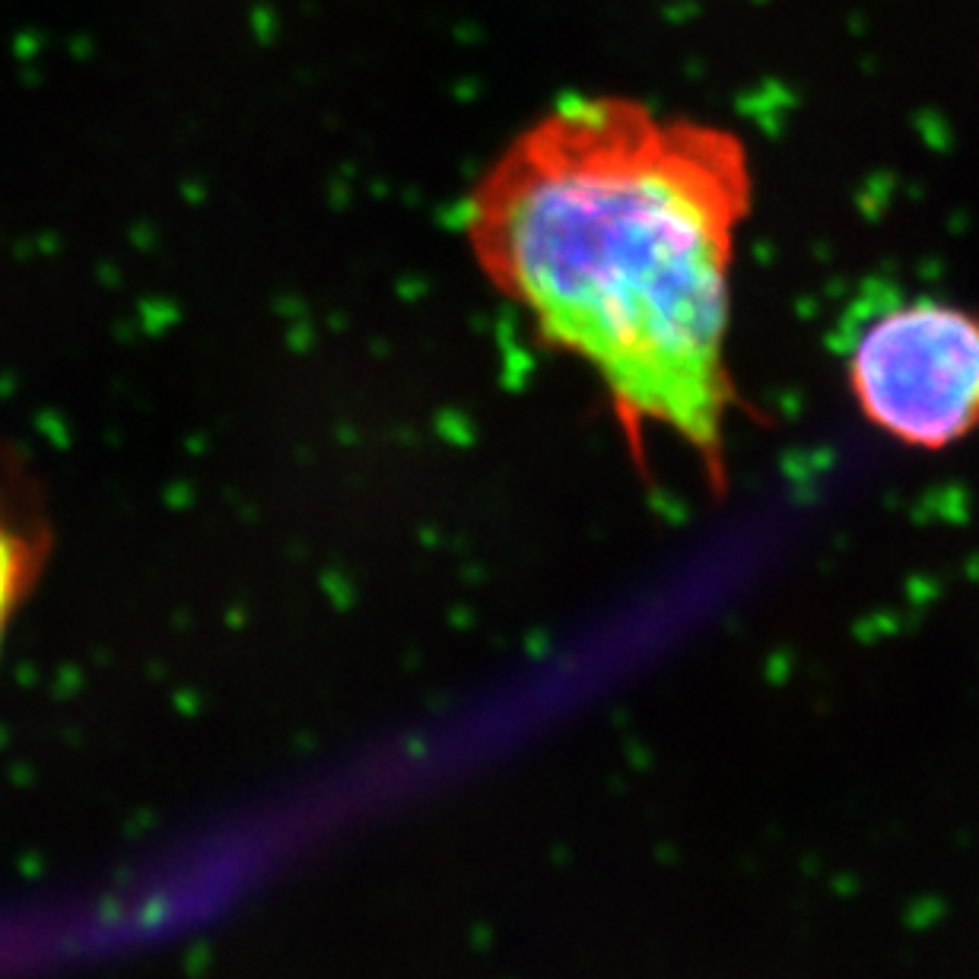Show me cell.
<instances>
[{"instance_id":"obj_1","label":"cell","mask_w":979,"mask_h":979,"mask_svg":"<svg viewBox=\"0 0 979 979\" xmlns=\"http://www.w3.org/2000/svg\"><path fill=\"white\" fill-rule=\"evenodd\" d=\"M735 137L614 99L566 102L496 159L468 242L541 341L589 363L630 449L652 426L722 484L728 267L747 213Z\"/></svg>"},{"instance_id":"obj_2","label":"cell","mask_w":979,"mask_h":979,"mask_svg":"<svg viewBox=\"0 0 979 979\" xmlns=\"http://www.w3.org/2000/svg\"><path fill=\"white\" fill-rule=\"evenodd\" d=\"M865 417L900 442L945 449L979 423V318L935 299L875 312L849 344Z\"/></svg>"},{"instance_id":"obj_3","label":"cell","mask_w":979,"mask_h":979,"mask_svg":"<svg viewBox=\"0 0 979 979\" xmlns=\"http://www.w3.org/2000/svg\"><path fill=\"white\" fill-rule=\"evenodd\" d=\"M48 557V538L26 509L20 490L0 458V649Z\"/></svg>"}]
</instances>
